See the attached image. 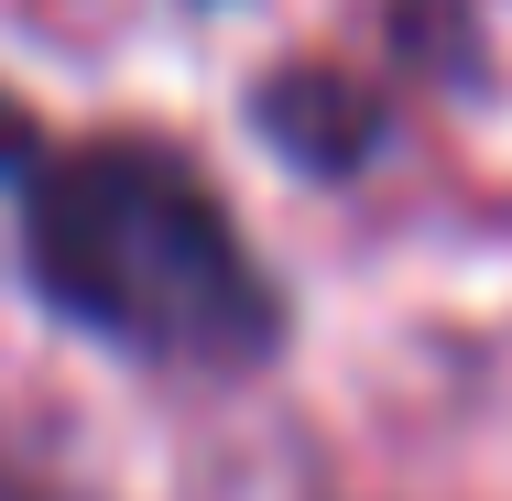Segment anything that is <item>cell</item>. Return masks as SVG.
Wrapping results in <instances>:
<instances>
[{
    "instance_id": "7a4b0ae2",
    "label": "cell",
    "mask_w": 512,
    "mask_h": 501,
    "mask_svg": "<svg viewBox=\"0 0 512 501\" xmlns=\"http://www.w3.org/2000/svg\"><path fill=\"white\" fill-rule=\"evenodd\" d=\"M11 153H22V109L0 99V164H11Z\"/></svg>"
},
{
    "instance_id": "6da1fadb",
    "label": "cell",
    "mask_w": 512,
    "mask_h": 501,
    "mask_svg": "<svg viewBox=\"0 0 512 501\" xmlns=\"http://www.w3.org/2000/svg\"><path fill=\"white\" fill-rule=\"evenodd\" d=\"M33 284L88 338L175 371H251L284 338V295L197 186V164L153 142L55 153L33 186Z\"/></svg>"
}]
</instances>
